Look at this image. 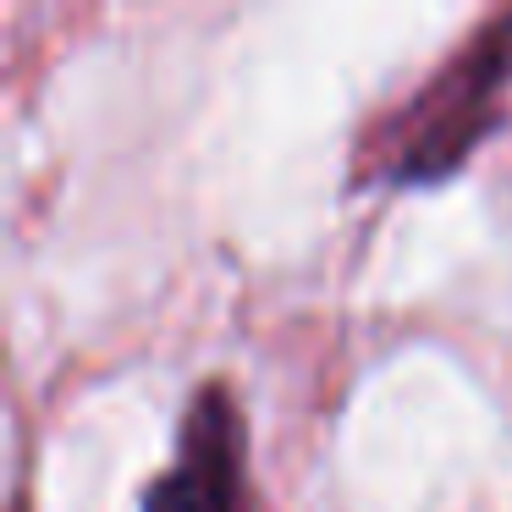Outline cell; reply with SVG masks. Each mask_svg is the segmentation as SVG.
<instances>
[{
    "instance_id": "1",
    "label": "cell",
    "mask_w": 512,
    "mask_h": 512,
    "mask_svg": "<svg viewBox=\"0 0 512 512\" xmlns=\"http://www.w3.org/2000/svg\"><path fill=\"white\" fill-rule=\"evenodd\" d=\"M512 83V12L474 28L463 50L424 83V94L402 111L391 133L386 182H441L457 171L474 144L490 133L501 94Z\"/></svg>"
},
{
    "instance_id": "2",
    "label": "cell",
    "mask_w": 512,
    "mask_h": 512,
    "mask_svg": "<svg viewBox=\"0 0 512 512\" xmlns=\"http://www.w3.org/2000/svg\"><path fill=\"white\" fill-rule=\"evenodd\" d=\"M144 512H243V413L221 380L188 402L177 457L149 479Z\"/></svg>"
}]
</instances>
